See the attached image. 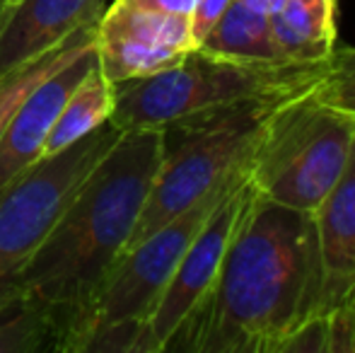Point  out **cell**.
I'll list each match as a JSON object with an SVG mask.
<instances>
[{"instance_id":"1","label":"cell","mask_w":355,"mask_h":353,"mask_svg":"<svg viewBox=\"0 0 355 353\" xmlns=\"http://www.w3.org/2000/svg\"><path fill=\"white\" fill-rule=\"evenodd\" d=\"M317 315H327L317 218L281 206L257 189L211 295L167 351L281 353Z\"/></svg>"},{"instance_id":"2","label":"cell","mask_w":355,"mask_h":353,"mask_svg":"<svg viewBox=\"0 0 355 353\" xmlns=\"http://www.w3.org/2000/svg\"><path fill=\"white\" fill-rule=\"evenodd\" d=\"M162 155V128L121 131L19 273L22 291L61 312L66 353H80L97 295L131 242Z\"/></svg>"},{"instance_id":"3","label":"cell","mask_w":355,"mask_h":353,"mask_svg":"<svg viewBox=\"0 0 355 353\" xmlns=\"http://www.w3.org/2000/svg\"><path fill=\"white\" fill-rule=\"evenodd\" d=\"M327 66L329 58L322 63L244 61L191 49L164 71L114 83L109 121L121 131L167 128L230 104L314 85Z\"/></svg>"},{"instance_id":"4","label":"cell","mask_w":355,"mask_h":353,"mask_svg":"<svg viewBox=\"0 0 355 353\" xmlns=\"http://www.w3.org/2000/svg\"><path fill=\"white\" fill-rule=\"evenodd\" d=\"M300 89L304 87L230 104L162 128V165L126 250L249 165L268 119Z\"/></svg>"},{"instance_id":"5","label":"cell","mask_w":355,"mask_h":353,"mask_svg":"<svg viewBox=\"0 0 355 353\" xmlns=\"http://www.w3.org/2000/svg\"><path fill=\"white\" fill-rule=\"evenodd\" d=\"M353 136L355 117L324 102L314 83L268 119L249 160V177L271 201L317 213L346 167Z\"/></svg>"},{"instance_id":"6","label":"cell","mask_w":355,"mask_h":353,"mask_svg":"<svg viewBox=\"0 0 355 353\" xmlns=\"http://www.w3.org/2000/svg\"><path fill=\"white\" fill-rule=\"evenodd\" d=\"M242 170L119 257L97 295L80 353H133L145 320L157 305L179 259Z\"/></svg>"},{"instance_id":"7","label":"cell","mask_w":355,"mask_h":353,"mask_svg":"<svg viewBox=\"0 0 355 353\" xmlns=\"http://www.w3.org/2000/svg\"><path fill=\"white\" fill-rule=\"evenodd\" d=\"M119 136L121 128L102 123L63 153L34 162L0 191V295L17 286L22 268Z\"/></svg>"},{"instance_id":"8","label":"cell","mask_w":355,"mask_h":353,"mask_svg":"<svg viewBox=\"0 0 355 353\" xmlns=\"http://www.w3.org/2000/svg\"><path fill=\"white\" fill-rule=\"evenodd\" d=\"M257 193V184L249 177V165L232 179L227 191L220 196L215 208L187 247L169 278L167 288L159 295L155 310L145 320L138 334L133 353H162L179 329L193 317V312L211 295L218 281L220 266L227 255V247Z\"/></svg>"},{"instance_id":"9","label":"cell","mask_w":355,"mask_h":353,"mask_svg":"<svg viewBox=\"0 0 355 353\" xmlns=\"http://www.w3.org/2000/svg\"><path fill=\"white\" fill-rule=\"evenodd\" d=\"M107 5L109 0H19L0 27V83L97 24Z\"/></svg>"},{"instance_id":"10","label":"cell","mask_w":355,"mask_h":353,"mask_svg":"<svg viewBox=\"0 0 355 353\" xmlns=\"http://www.w3.org/2000/svg\"><path fill=\"white\" fill-rule=\"evenodd\" d=\"M94 63L97 53L92 46L34 87L22 107L15 112L8 131L0 138V191L34 162H39L53 121L58 119L75 85L87 76Z\"/></svg>"},{"instance_id":"11","label":"cell","mask_w":355,"mask_h":353,"mask_svg":"<svg viewBox=\"0 0 355 353\" xmlns=\"http://www.w3.org/2000/svg\"><path fill=\"white\" fill-rule=\"evenodd\" d=\"M327 271V312L336 307L355 283V136L341 177L314 213Z\"/></svg>"},{"instance_id":"12","label":"cell","mask_w":355,"mask_h":353,"mask_svg":"<svg viewBox=\"0 0 355 353\" xmlns=\"http://www.w3.org/2000/svg\"><path fill=\"white\" fill-rule=\"evenodd\" d=\"M338 0H281L271 17L273 44L281 61L322 63L336 49Z\"/></svg>"},{"instance_id":"13","label":"cell","mask_w":355,"mask_h":353,"mask_svg":"<svg viewBox=\"0 0 355 353\" xmlns=\"http://www.w3.org/2000/svg\"><path fill=\"white\" fill-rule=\"evenodd\" d=\"M66 353V325L56 307L19 286L0 295V353Z\"/></svg>"},{"instance_id":"14","label":"cell","mask_w":355,"mask_h":353,"mask_svg":"<svg viewBox=\"0 0 355 353\" xmlns=\"http://www.w3.org/2000/svg\"><path fill=\"white\" fill-rule=\"evenodd\" d=\"M112 112H114V83L99 71V63H94L87 76L75 85L71 97L66 99L61 114L53 121L46 143H44L39 160L71 148L80 138L92 133L102 123H107L112 119Z\"/></svg>"},{"instance_id":"15","label":"cell","mask_w":355,"mask_h":353,"mask_svg":"<svg viewBox=\"0 0 355 353\" xmlns=\"http://www.w3.org/2000/svg\"><path fill=\"white\" fill-rule=\"evenodd\" d=\"M198 49L244 61H281L273 44L271 17L247 8L239 0L230 3Z\"/></svg>"},{"instance_id":"16","label":"cell","mask_w":355,"mask_h":353,"mask_svg":"<svg viewBox=\"0 0 355 353\" xmlns=\"http://www.w3.org/2000/svg\"><path fill=\"white\" fill-rule=\"evenodd\" d=\"M92 46H94V24H89V27L75 32L71 39H66L58 49L44 53L42 58H37L29 66L19 68L17 73L5 78L0 83V138L8 131L15 112L22 107V102L29 97V92L34 87L42 85L46 78H51L53 73L61 71L73 58H78L80 53H85Z\"/></svg>"},{"instance_id":"17","label":"cell","mask_w":355,"mask_h":353,"mask_svg":"<svg viewBox=\"0 0 355 353\" xmlns=\"http://www.w3.org/2000/svg\"><path fill=\"white\" fill-rule=\"evenodd\" d=\"M317 92L324 102L355 117V49H334Z\"/></svg>"},{"instance_id":"18","label":"cell","mask_w":355,"mask_h":353,"mask_svg":"<svg viewBox=\"0 0 355 353\" xmlns=\"http://www.w3.org/2000/svg\"><path fill=\"white\" fill-rule=\"evenodd\" d=\"M329 327L327 315H317L307 320L283 346L281 353H327Z\"/></svg>"},{"instance_id":"19","label":"cell","mask_w":355,"mask_h":353,"mask_svg":"<svg viewBox=\"0 0 355 353\" xmlns=\"http://www.w3.org/2000/svg\"><path fill=\"white\" fill-rule=\"evenodd\" d=\"M232 0H198L196 10L191 15V32H193V42H196V49L201 46V42L206 39V34L215 27L223 12L230 8Z\"/></svg>"},{"instance_id":"20","label":"cell","mask_w":355,"mask_h":353,"mask_svg":"<svg viewBox=\"0 0 355 353\" xmlns=\"http://www.w3.org/2000/svg\"><path fill=\"white\" fill-rule=\"evenodd\" d=\"M114 3L131 5V8H143V10H155V12L187 15V17H191L198 0H114Z\"/></svg>"},{"instance_id":"21","label":"cell","mask_w":355,"mask_h":353,"mask_svg":"<svg viewBox=\"0 0 355 353\" xmlns=\"http://www.w3.org/2000/svg\"><path fill=\"white\" fill-rule=\"evenodd\" d=\"M239 3H244L247 8L257 10V12H263V15H271L273 10L281 5V0H239Z\"/></svg>"},{"instance_id":"22","label":"cell","mask_w":355,"mask_h":353,"mask_svg":"<svg viewBox=\"0 0 355 353\" xmlns=\"http://www.w3.org/2000/svg\"><path fill=\"white\" fill-rule=\"evenodd\" d=\"M15 3H10V0H0V27L5 24V19H8V15L12 12Z\"/></svg>"},{"instance_id":"23","label":"cell","mask_w":355,"mask_h":353,"mask_svg":"<svg viewBox=\"0 0 355 353\" xmlns=\"http://www.w3.org/2000/svg\"><path fill=\"white\" fill-rule=\"evenodd\" d=\"M348 295H351L353 300H355V283H353V288H351V291H348Z\"/></svg>"},{"instance_id":"24","label":"cell","mask_w":355,"mask_h":353,"mask_svg":"<svg viewBox=\"0 0 355 353\" xmlns=\"http://www.w3.org/2000/svg\"><path fill=\"white\" fill-rule=\"evenodd\" d=\"M10 3H15V5H17V3H19V0H10Z\"/></svg>"}]
</instances>
